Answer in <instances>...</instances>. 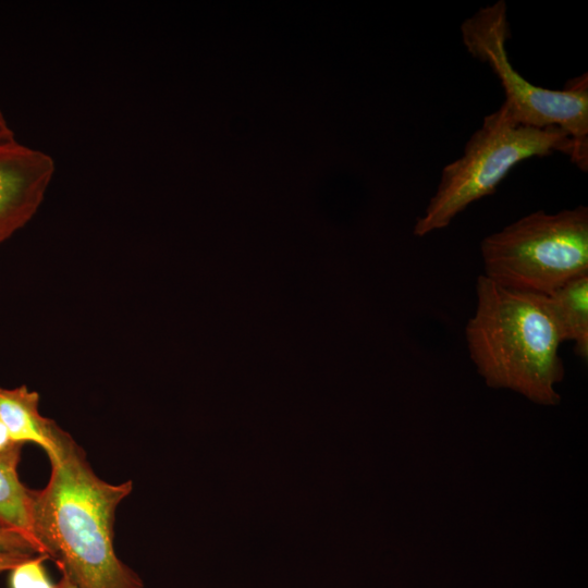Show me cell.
<instances>
[{"label": "cell", "instance_id": "1", "mask_svg": "<svg viewBox=\"0 0 588 588\" xmlns=\"http://www.w3.org/2000/svg\"><path fill=\"white\" fill-rule=\"evenodd\" d=\"M51 468L46 487L30 490L32 534L41 554L78 588H144L113 546L115 511L132 480L99 478L76 442Z\"/></svg>", "mask_w": 588, "mask_h": 588}, {"label": "cell", "instance_id": "2", "mask_svg": "<svg viewBox=\"0 0 588 588\" xmlns=\"http://www.w3.org/2000/svg\"><path fill=\"white\" fill-rule=\"evenodd\" d=\"M465 335L477 371L491 388H504L541 405H556L564 377L561 333L547 295L509 290L486 275Z\"/></svg>", "mask_w": 588, "mask_h": 588}, {"label": "cell", "instance_id": "3", "mask_svg": "<svg viewBox=\"0 0 588 588\" xmlns=\"http://www.w3.org/2000/svg\"><path fill=\"white\" fill-rule=\"evenodd\" d=\"M553 151L576 161L575 144L565 131L522 124L503 103L483 118L463 155L442 169L438 188L417 218L414 234L425 236L446 228L470 204L494 193L516 164Z\"/></svg>", "mask_w": 588, "mask_h": 588}, {"label": "cell", "instance_id": "4", "mask_svg": "<svg viewBox=\"0 0 588 588\" xmlns=\"http://www.w3.org/2000/svg\"><path fill=\"white\" fill-rule=\"evenodd\" d=\"M485 274L509 290L549 295L588 274V208L529 213L485 237Z\"/></svg>", "mask_w": 588, "mask_h": 588}, {"label": "cell", "instance_id": "5", "mask_svg": "<svg viewBox=\"0 0 588 588\" xmlns=\"http://www.w3.org/2000/svg\"><path fill=\"white\" fill-rule=\"evenodd\" d=\"M467 51L487 63L505 94L504 105L515 119L535 127L565 131L576 147L575 164L588 169V76L572 78L562 90L534 85L512 65L507 51L509 23L504 0L480 8L461 25Z\"/></svg>", "mask_w": 588, "mask_h": 588}, {"label": "cell", "instance_id": "6", "mask_svg": "<svg viewBox=\"0 0 588 588\" xmlns=\"http://www.w3.org/2000/svg\"><path fill=\"white\" fill-rule=\"evenodd\" d=\"M54 173L46 152L0 138V244L23 228L40 207Z\"/></svg>", "mask_w": 588, "mask_h": 588}, {"label": "cell", "instance_id": "7", "mask_svg": "<svg viewBox=\"0 0 588 588\" xmlns=\"http://www.w3.org/2000/svg\"><path fill=\"white\" fill-rule=\"evenodd\" d=\"M0 418L14 442L40 445L51 465L59 463L75 443L53 420L40 414L39 394L26 385L0 387Z\"/></svg>", "mask_w": 588, "mask_h": 588}, {"label": "cell", "instance_id": "8", "mask_svg": "<svg viewBox=\"0 0 588 588\" xmlns=\"http://www.w3.org/2000/svg\"><path fill=\"white\" fill-rule=\"evenodd\" d=\"M548 303L559 327L562 341L575 344L583 359L588 357V274L575 278L551 294Z\"/></svg>", "mask_w": 588, "mask_h": 588}, {"label": "cell", "instance_id": "9", "mask_svg": "<svg viewBox=\"0 0 588 588\" xmlns=\"http://www.w3.org/2000/svg\"><path fill=\"white\" fill-rule=\"evenodd\" d=\"M19 461L20 458L0 455V527L23 534L38 547L41 554L32 534L30 489L19 479Z\"/></svg>", "mask_w": 588, "mask_h": 588}, {"label": "cell", "instance_id": "10", "mask_svg": "<svg viewBox=\"0 0 588 588\" xmlns=\"http://www.w3.org/2000/svg\"><path fill=\"white\" fill-rule=\"evenodd\" d=\"M47 556L38 554L10 571V588H56L44 566Z\"/></svg>", "mask_w": 588, "mask_h": 588}, {"label": "cell", "instance_id": "11", "mask_svg": "<svg viewBox=\"0 0 588 588\" xmlns=\"http://www.w3.org/2000/svg\"><path fill=\"white\" fill-rule=\"evenodd\" d=\"M0 553L15 555H38V547L23 534L0 527Z\"/></svg>", "mask_w": 588, "mask_h": 588}, {"label": "cell", "instance_id": "12", "mask_svg": "<svg viewBox=\"0 0 588 588\" xmlns=\"http://www.w3.org/2000/svg\"><path fill=\"white\" fill-rule=\"evenodd\" d=\"M23 444L14 442L0 418V455L20 458Z\"/></svg>", "mask_w": 588, "mask_h": 588}, {"label": "cell", "instance_id": "13", "mask_svg": "<svg viewBox=\"0 0 588 588\" xmlns=\"http://www.w3.org/2000/svg\"><path fill=\"white\" fill-rule=\"evenodd\" d=\"M33 556L35 555H15L0 553V572L11 571L16 565Z\"/></svg>", "mask_w": 588, "mask_h": 588}, {"label": "cell", "instance_id": "14", "mask_svg": "<svg viewBox=\"0 0 588 588\" xmlns=\"http://www.w3.org/2000/svg\"><path fill=\"white\" fill-rule=\"evenodd\" d=\"M14 133L11 130L10 125L8 124L4 114L2 113L0 109V138H9L13 137Z\"/></svg>", "mask_w": 588, "mask_h": 588}, {"label": "cell", "instance_id": "15", "mask_svg": "<svg viewBox=\"0 0 588 588\" xmlns=\"http://www.w3.org/2000/svg\"><path fill=\"white\" fill-rule=\"evenodd\" d=\"M56 588H78L66 576L62 575L60 580L56 584Z\"/></svg>", "mask_w": 588, "mask_h": 588}]
</instances>
